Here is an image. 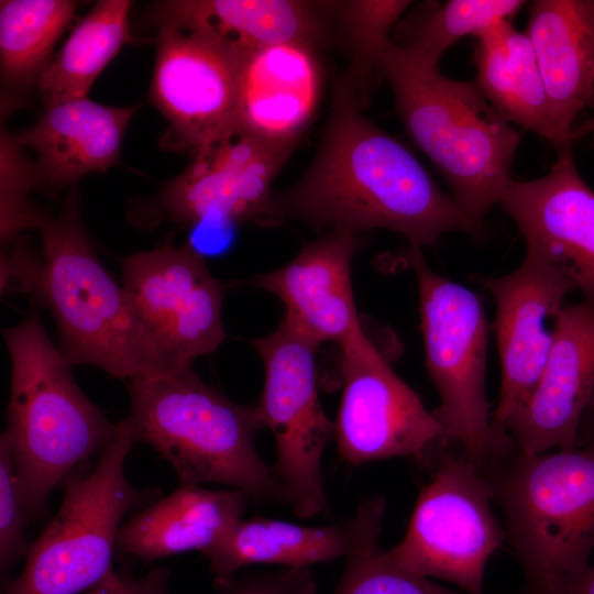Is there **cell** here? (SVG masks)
I'll use <instances>...</instances> for the list:
<instances>
[{
  "label": "cell",
  "mask_w": 594,
  "mask_h": 594,
  "mask_svg": "<svg viewBox=\"0 0 594 594\" xmlns=\"http://www.w3.org/2000/svg\"><path fill=\"white\" fill-rule=\"evenodd\" d=\"M334 594H464L399 568L378 544L345 558ZM468 594V593H465Z\"/></svg>",
  "instance_id": "obj_30"
},
{
  "label": "cell",
  "mask_w": 594,
  "mask_h": 594,
  "mask_svg": "<svg viewBox=\"0 0 594 594\" xmlns=\"http://www.w3.org/2000/svg\"><path fill=\"white\" fill-rule=\"evenodd\" d=\"M169 571L165 568L152 570L144 578L135 580L123 574L118 585H103L85 594H168Z\"/></svg>",
  "instance_id": "obj_34"
},
{
  "label": "cell",
  "mask_w": 594,
  "mask_h": 594,
  "mask_svg": "<svg viewBox=\"0 0 594 594\" xmlns=\"http://www.w3.org/2000/svg\"><path fill=\"white\" fill-rule=\"evenodd\" d=\"M406 0H350L331 2L351 56L350 67L340 81L363 109L381 75V59L391 34L404 12Z\"/></svg>",
  "instance_id": "obj_29"
},
{
  "label": "cell",
  "mask_w": 594,
  "mask_h": 594,
  "mask_svg": "<svg viewBox=\"0 0 594 594\" xmlns=\"http://www.w3.org/2000/svg\"><path fill=\"white\" fill-rule=\"evenodd\" d=\"M384 513L385 499L374 496L361 503L353 516L330 526H304L262 516L241 519L202 554L222 586L251 564L309 568L377 546Z\"/></svg>",
  "instance_id": "obj_18"
},
{
  "label": "cell",
  "mask_w": 594,
  "mask_h": 594,
  "mask_svg": "<svg viewBox=\"0 0 594 594\" xmlns=\"http://www.w3.org/2000/svg\"><path fill=\"white\" fill-rule=\"evenodd\" d=\"M41 185L35 164L22 153L13 136L1 132V240L7 242L26 228H36L43 213L32 207L28 194Z\"/></svg>",
  "instance_id": "obj_31"
},
{
  "label": "cell",
  "mask_w": 594,
  "mask_h": 594,
  "mask_svg": "<svg viewBox=\"0 0 594 594\" xmlns=\"http://www.w3.org/2000/svg\"><path fill=\"white\" fill-rule=\"evenodd\" d=\"M315 48L286 43L242 52L239 131L268 143L296 145L320 97Z\"/></svg>",
  "instance_id": "obj_20"
},
{
  "label": "cell",
  "mask_w": 594,
  "mask_h": 594,
  "mask_svg": "<svg viewBox=\"0 0 594 594\" xmlns=\"http://www.w3.org/2000/svg\"><path fill=\"white\" fill-rule=\"evenodd\" d=\"M498 204L514 220L527 251L565 270L594 305V191L580 175L572 147L531 180L509 179Z\"/></svg>",
  "instance_id": "obj_16"
},
{
  "label": "cell",
  "mask_w": 594,
  "mask_h": 594,
  "mask_svg": "<svg viewBox=\"0 0 594 594\" xmlns=\"http://www.w3.org/2000/svg\"><path fill=\"white\" fill-rule=\"evenodd\" d=\"M121 267L123 287L170 372L224 340L222 286L193 246L165 243L124 257Z\"/></svg>",
  "instance_id": "obj_13"
},
{
  "label": "cell",
  "mask_w": 594,
  "mask_h": 594,
  "mask_svg": "<svg viewBox=\"0 0 594 594\" xmlns=\"http://www.w3.org/2000/svg\"><path fill=\"white\" fill-rule=\"evenodd\" d=\"M76 7L69 0L0 2V62L7 85L16 89L36 85Z\"/></svg>",
  "instance_id": "obj_27"
},
{
  "label": "cell",
  "mask_w": 594,
  "mask_h": 594,
  "mask_svg": "<svg viewBox=\"0 0 594 594\" xmlns=\"http://www.w3.org/2000/svg\"><path fill=\"white\" fill-rule=\"evenodd\" d=\"M474 53L479 89L510 123L537 133L557 151L573 142L554 125L541 70L525 32L499 22L476 36Z\"/></svg>",
  "instance_id": "obj_24"
},
{
  "label": "cell",
  "mask_w": 594,
  "mask_h": 594,
  "mask_svg": "<svg viewBox=\"0 0 594 594\" xmlns=\"http://www.w3.org/2000/svg\"><path fill=\"white\" fill-rule=\"evenodd\" d=\"M594 439V393L581 421L579 444H585Z\"/></svg>",
  "instance_id": "obj_36"
},
{
  "label": "cell",
  "mask_w": 594,
  "mask_h": 594,
  "mask_svg": "<svg viewBox=\"0 0 594 594\" xmlns=\"http://www.w3.org/2000/svg\"><path fill=\"white\" fill-rule=\"evenodd\" d=\"M293 145L258 140L237 130L193 156L145 209L146 224L168 220L182 227L264 224L272 184Z\"/></svg>",
  "instance_id": "obj_14"
},
{
  "label": "cell",
  "mask_w": 594,
  "mask_h": 594,
  "mask_svg": "<svg viewBox=\"0 0 594 594\" xmlns=\"http://www.w3.org/2000/svg\"><path fill=\"white\" fill-rule=\"evenodd\" d=\"M231 594H318L309 568H282L243 583Z\"/></svg>",
  "instance_id": "obj_33"
},
{
  "label": "cell",
  "mask_w": 594,
  "mask_h": 594,
  "mask_svg": "<svg viewBox=\"0 0 594 594\" xmlns=\"http://www.w3.org/2000/svg\"><path fill=\"white\" fill-rule=\"evenodd\" d=\"M248 499L237 490L183 483L121 526L116 552L144 561L204 552L242 519Z\"/></svg>",
  "instance_id": "obj_23"
},
{
  "label": "cell",
  "mask_w": 594,
  "mask_h": 594,
  "mask_svg": "<svg viewBox=\"0 0 594 594\" xmlns=\"http://www.w3.org/2000/svg\"><path fill=\"white\" fill-rule=\"evenodd\" d=\"M138 108L106 106L88 97L57 100L46 103L40 119L13 139L36 152L41 184L75 186L85 175L119 163L124 132Z\"/></svg>",
  "instance_id": "obj_21"
},
{
  "label": "cell",
  "mask_w": 594,
  "mask_h": 594,
  "mask_svg": "<svg viewBox=\"0 0 594 594\" xmlns=\"http://www.w3.org/2000/svg\"><path fill=\"white\" fill-rule=\"evenodd\" d=\"M31 517L16 471L10 441L0 438V565L6 576L21 556L28 552L25 531Z\"/></svg>",
  "instance_id": "obj_32"
},
{
  "label": "cell",
  "mask_w": 594,
  "mask_h": 594,
  "mask_svg": "<svg viewBox=\"0 0 594 594\" xmlns=\"http://www.w3.org/2000/svg\"><path fill=\"white\" fill-rule=\"evenodd\" d=\"M496 306L494 323L501 362V389L492 429L509 440L507 426L531 394L551 350L565 296L576 289L569 273L527 251L509 274L484 279Z\"/></svg>",
  "instance_id": "obj_15"
},
{
  "label": "cell",
  "mask_w": 594,
  "mask_h": 594,
  "mask_svg": "<svg viewBox=\"0 0 594 594\" xmlns=\"http://www.w3.org/2000/svg\"><path fill=\"white\" fill-rule=\"evenodd\" d=\"M37 229L43 262L33 290L55 318L68 363L130 381L169 373L130 295L98 258L80 220L75 186L59 215H43Z\"/></svg>",
  "instance_id": "obj_4"
},
{
  "label": "cell",
  "mask_w": 594,
  "mask_h": 594,
  "mask_svg": "<svg viewBox=\"0 0 594 594\" xmlns=\"http://www.w3.org/2000/svg\"><path fill=\"white\" fill-rule=\"evenodd\" d=\"M361 243L360 233L330 231L284 266L258 274L249 284L279 298L284 318L318 345L340 346L363 328L351 283L352 260Z\"/></svg>",
  "instance_id": "obj_19"
},
{
  "label": "cell",
  "mask_w": 594,
  "mask_h": 594,
  "mask_svg": "<svg viewBox=\"0 0 594 594\" xmlns=\"http://www.w3.org/2000/svg\"><path fill=\"white\" fill-rule=\"evenodd\" d=\"M322 2L295 0H178L155 3L156 23L210 30L240 51L286 43L316 47L324 33Z\"/></svg>",
  "instance_id": "obj_25"
},
{
  "label": "cell",
  "mask_w": 594,
  "mask_h": 594,
  "mask_svg": "<svg viewBox=\"0 0 594 594\" xmlns=\"http://www.w3.org/2000/svg\"><path fill=\"white\" fill-rule=\"evenodd\" d=\"M157 25L151 99L169 122L163 142L195 156L238 130L242 51L207 29Z\"/></svg>",
  "instance_id": "obj_11"
},
{
  "label": "cell",
  "mask_w": 594,
  "mask_h": 594,
  "mask_svg": "<svg viewBox=\"0 0 594 594\" xmlns=\"http://www.w3.org/2000/svg\"><path fill=\"white\" fill-rule=\"evenodd\" d=\"M340 84L319 151L300 180L273 195L264 224L286 219L316 229L383 228L422 248L448 232L482 234L417 157L361 112Z\"/></svg>",
  "instance_id": "obj_1"
},
{
  "label": "cell",
  "mask_w": 594,
  "mask_h": 594,
  "mask_svg": "<svg viewBox=\"0 0 594 594\" xmlns=\"http://www.w3.org/2000/svg\"><path fill=\"white\" fill-rule=\"evenodd\" d=\"M405 261L417 277L426 365L440 397L433 414L446 441L459 443L464 458L482 470L513 446L492 429L484 305L476 293L433 272L420 248L407 249Z\"/></svg>",
  "instance_id": "obj_8"
},
{
  "label": "cell",
  "mask_w": 594,
  "mask_h": 594,
  "mask_svg": "<svg viewBox=\"0 0 594 594\" xmlns=\"http://www.w3.org/2000/svg\"><path fill=\"white\" fill-rule=\"evenodd\" d=\"M381 75L393 88L406 131L448 183L454 202L482 221L510 179L519 132L475 81L447 77L439 64L393 41L383 53Z\"/></svg>",
  "instance_id": "obj_2"
},
{
  "label": "cell",
  "mask_w": 594,
  "mask_h": 594,
  "mask_svg": "<svg viewBox=\"0 0 594 594\" xmlns=\"http://www.w3.org/2000/svg\"><path fill=\"white\" fill-rule=\"evenodd\" d=\"M561 594H594V564L570 580Z\"/></svg>",
  "instance_id": "obj_35"
},
{
  "label": "cell",
  "mask_w": 594,
  "mask_h": 594,
  "mask_svg": "<svg viewBox=\"0 0 594 594\" xmlns=\"http://www.w3.org/2000/svg\"><path fill=\"white\" fill-rule=\"evenodd\" d=\"M521 0L424 1L398 21L393 42L429 63L439 64L443 53L465 35L477 36L491 26L512 21Z\"/></svg>",
  "instance_id": "obj_28"
},
{
  "label": "cell",
  "mask_w": 594,
  "mask_h": 594,
  "mask_svg": "<svg viewBox=\"0 0 594 594\" xmlns=\"http://www.w3.org/2000/svg\"><path fill=\"white\" fill-rule=\"evenodd\" d=\"M588 124H590L591 129L594 130V119L588 121Z\"/></svg>",
  "instance_id": "obj_37"
},
{
  "label": "cell",
  "mask_w": 594,
  "mask_h": 594,
  "mask_svg": "<svg viewBox=\"0 0 594 594\" xmlns=\"http://www.w3.org/2000/svg\"><path fill=\"white\" fill-rule=\"evenodd\" d=\"M342 396L334 421L340 457L351 465L391 458L427 462L444 431L392 369L364 329L340 345Z\"/></svg>",
  "instance_id": "obj_12"
},
{
  "label": "cell",
  "mask_w": 594,
  "mask_h": 594,
  "mask_svg": "<svg viewBox=\"0 0 594 594\" xmlns=\"http://www.w3.org/2000/svg\"><path fill=\"white\" fill-rule=\"evenodd\" d=\"M440 457L418 494L406 535L387 553L409 573L483 594L487 562L506 538L492 512L493 486L468 459Z\"/></svg>",
  "instance_id": "obj_9"
},
{
  "label": "cell",
  "mask_w": 594,
  "mask_h": 594,
  "mask_svg": "<svg viewBox=\"0 0 594 594\" xmlns=\"http://www.w3.org/2000/svg\"><path fill=\"white\" fill-rule=\"evenodd\" d=\"M11 360L7 435L30 514L53 488L113 438L117 425L76 383L70 364L33 314L3 330Z\"/></svg>",
  "instance_id": "obj_5"
},
{
  "label": "cell",
  "mask_w": 594,
  "mask_h": 594,
  "mask_svg": "<svg viewBox=\"0 0 594 594\" xmlns=\"http://www.w3.org/2000/svg\"><path fill=\"white\" fill-rule=\"evenodd\" d=\"M529 37L557 129L574 142V122L594 101V0H537Z\"/></svg>",
  "instance_id": "obj_22"
},
{
  "label": "cell",
  "mask_w": 594,
  "mask_h": 594,
  "mask_svg": "<svg viewBox=\"0 0 594 594\" xmlns=\"http://www.w3.org/2000/svg\"><path fill=\"white\" fill-rule=\"evenodd\" d=\"M134 442L124 419L95 469L66 477L57 513L29 547L25 566L7 594H77L122 581L112 568L120 522L146 498L124 474Z\"/></svg>",
  "instance_id": "obj_7"
},
{
  "label": "cell",
  "mask_w": 594,
  "mask_h": 594,
  "mask_svg": "<svg viewBox=\"0 0 594 594\" xmlns=\"http://www.w3.org/2000/svg\"><path fill=\"white\" fill-rule=\"evenodd\" d=\"M252 344L262 358L265 378L255 406L263 428L276 443L272 466L284 502L298 517L326 510L321 460L334 422L324 413L318 394V344L283 318L278 328Z\"/></svg>",
  "instance_id": "obj_10"
},
{
  "label": "cell",
  "mask_w": 594,
  "mask_h": 594,
  "mask_svg": "<svg viewBox=\"0 0 594 594\" xmlns=\"http://www.w3.org/2000/svg\"><path fill=\"white\" fill-rule=\"evenodd\" d=\"M134 441L151 446L188 484H222L256 502L284 501L255 449V407L240 405L186 366L129 382Z\"/></svg>",
  "instance_id": "obj_3"
},
{
  "label": "cell",
  "mask_w": 594,
  "mask_h": 594,
  "mask_svg": "<svg viewBox=\"0 0 594 594\" xmlns=\"http://www.w3.org/2000/svg\"><path fill=\"white\" fill-rule=\"evenodd\" d=\"M538 454L513 448L484 473L501 504L525 594H561L594 549V439Z\"/></svg>",
  "instance_id": "obj_6"
},
{
  "label": "cell",
  "mask_w": 594,
  "mask_h": 594,
  "mask_svg": "<svg viewBox=\"0 0 594 594\" xmlns=\"http://www.w3.org/2000/svg\"><path fill=\"white\" fill-rule=\"evenodd\" d=\"M593 393L594 305H564L536 386L508 422L515 449L538 454L576 448Z\"/></svg>",
  "instance_id": "obj_17"
},
{
  "label": "cell",
  "mask_w": 594,
  "mask_h": 594,
  "mask_svg": "<svg viewBox=\"0 0 594 594\" xmlns=\"http://www.w3.org/2000/svg\"><path fill=\"white\" fill-rule=\"evenodd\" d=\"M132 4L129 0L98 1L75 25L36 81L44 105L87 97L122 46L135 41L129 25Z\"/></svg>",
  "instance_id": "obj_26"
}]
</instances>
